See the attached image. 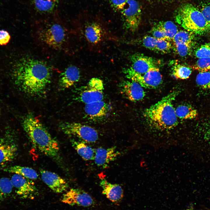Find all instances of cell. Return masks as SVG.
I'll list each match as a JSON object with an SVG mask.
<instances>
[{
	"label": "cell",
	"instance_id": "6da1fadb",
	"mask_svg": "<svg viewBox=\"0 0 210 210\" xmlns=\"http://www.w3.org/2000/svg\"><path fill=\"white\" fill-rule=\"evenodd\" d=\"M51 70L44 61L25 57L15 64L12 72L14 81L21 90L31 95L42 94L50 83Z\"/></svg>",
	"mask_w": 210,
	"mask_h": 210
},
{
	"label": "cell",
	"instance_id": "7a4b0ae2",
	"mask_svg": "<svg viewBox=\"0 0 210 210\" xmlns=\"http://www.w3.org/2000/svg\"><path fill=\"white\" fill-rule=\"evenodd\" d=\"M22 126L33 146L38 150L51 158L58 156L57 142L50 135L40 120L32 114L25 117Z\"/></svg>",
	"mask_w": 210,
	"mask_h": 210
},
{
	"label": "cell",
	"instance_id": "3957f363",
	"mask_svg": "<svg viewBox=\"0 0 210 210\" xmlns=\"http://www.w3.org/2000/svg\"><path fill=\"white\" fill-rule=\"evenodd\" d=\"M179 93L178 91H173L145 110L144 115L151 126L164 130H170L177 125L178 118L172 102Z\"/></svg>",
	"mask_w": 210,
	"mask_h": 210
},
{
	"label": "cell",
	"instance_id": "277c9868",
	"mask_svg": "<svg viewBox=\"0 0 210 210\" xmlns=\"http://www.w3.org/2000/svg\"><path fill=\"white\" fill-rule=\"evenodd\" d=\"M176 22L186 30L199 35L210 31V24L200 10L189 3L181 5L176 14Z\"/></svg>",
	"mask_w": 210,
	"mask_h": 210
},
{
	"label": "cell",
	"instance_id": "5b68a950",
	"mask_svg": "<svg viewBox=\"0 0 210 210\" xmlns=\"http://www.w3.org/2000/svg\"><path fill=\"white\" fill-rule=\"evenodd\" d=\"M38 40L43 44L56 50L65 49L69 41L68 30L58 23H52L39 27L35 30Z\"/></svg>",
	"mask_w": 210,
	"mask_h": 210
},
{
	"label": "cell",
	"instance_id": "8992f818",
	"mask_svg": "<svg viewBox=\"0 0 210 210\" xmlns=\"http://www.w3.org/2000/svg\"><path fill=\"white\" fill-rule=\"evenodd\" d=\"M123 72L127 78L137 82L146 88H156L162 82V76L158 68L151 69L143 74L135 72L130 67L124 69Z\"/></svg>",
	"mask_w": 210,
	"mask_h": 210
},
{
	"label": "cell",
	"instance_id": "52a82bcc",
	"mask_svg": "<svg viewBox=\"0 0 210 210\" xmlns=\"http://www.w3.org/2000/svg\"><path fill=\"white\" fill-rule=\"evenodd\" d=\"M60 126L65 134L76 136L84 142L95 143L98 139L97 131L89 126L76 122H65Z\"/></svg>",
	"mask_w": 210,
	"mask_h": 210
},
{
	"label": "cell",
	"instance_id": "ba28073f",
	"mask_svg": "<svg viewBox=\"0 0 210 210\" xmlns=\"http://www.w3.org/2000/svg\"><path fill=\"white\" fill-rule=\"evenodd\" d=\"M120 12L125 27L132 32H135L141 20V10L138 3L135 0H128L126 5Z\"/></svg>",
	"mask_w": 210,
	"mask_h": 210
},
{
	"label": "cell",
	"instance_id": "9c48e42d",
	"mask_svg": "<svg viewBox=\"0 0 210 210\" xmlns=\"http://www.w3.org/2000/svg\"><path fill=\"white\" fill-rule=\"evenodd\" d=\"M104 84L102 80L93 78L89 80L86 89L79 96L80 100L85 104L102 101L103 99Z\"/></svg>",
	"mask_w": 210,
	"mask_h": 210
},
{
	"label": "cell",
	"instance_id": "30bf717a",
	"mask_svg": "<svg viewBox=\"0 0 210 210\" xmlns=\"http://www.w3.org/2000/svg\"><path fill=\"white\" fill-rule=\"evenodd\" d=\"M10 180L16 192L21 198L33 199L37 195V188L31 180L14 174Z\"/></svg>",
	"mask_w": 210,
	"mask_h": 210
},
{
	"label": "cell",
	"instance_id": "8fae6325",
	"mask_svg": "<svg viewBox=\"0 0 210 210\" xmlns=\"http://www.w3.org/2000/svg\"><path fill=\"white\" fill-rule=\"evenodd\" d=\"M61 200L70 205H77L85 207L91 206L95 204V201L91 195L79 188L71 189L63 195Z\"/></svg>",
	"mask_w": 210,
	"mask_h": 210
},
{
	"label": "cell",
	"instance_id": "7c38bea8",
	"mask_svg": "<svg viewBox=\"0 0 210 210\" xmlns=\"http://www.w3.org/2000/svg\"><path fill=\"white\" fill-rule=\"evenodd\" d=\"M132 62L130 68L135 72L143 74L149 71L159 68L158 61L152 57L139 53L132 55L130 57Z\"/></svg>",
	"mask_w": 210,
	"mask_h": 210
},
{
	"label": "cell",
	"instance_id": "4fadbf2b",
	"mask_svg": "<svg viewBox=\"0 0 210 210\" xmlns=\"http://www.w3.org/2000/svg\"><path fill=\"white\" fill-rule=\"evenodd\" d=\"M40 173L43 181L54 192L61 193L68 188L66 181L57 174L42 169Z\"/></svg>",
	"mask_w": 210,
	"mask_h": 210
},
{
	"label": "cell",
	"instance_id": "5bb4252c",
	"mask_svg": "<svg viewBox=\"0 0 210 210\" xmlns=\"http://www.w3.org/2000/svg\"><path fill=\"white\" fill-rule=\"evenodd\" d=\"M0 141V165L12 161L16 155L17 147L12 135L7 133Z\"/></svg>",
	"mask_w": 210,
	"mask_h": 210
},
{
	"label": "cell",
	"instance_id": "9a60e30c",
	"mask_svg": "<svg viewBox=\"0 0 210 210\" xmlns=\"http://www.w3.org/2000/svg\"><path fill=\"white\" fill-rule=\"evenodd\" d=\"M120 154L115 147L107 148L99 147L95 150L94 160L97 165L105 168L116 159Z\"/></svg>",
	"mask_w": 210,
	"mask_h": 210
},
{
	"label": "cell",
	"instance_id": "2e32d148",
	"mask_svg": "<svg viewBox=\"0 0 210 210\" xmlns=\"http://www.w3.org/2000/svg\"><path fill=\"white\" fill-rule=\"evenodd\" d=\"M84 32L87 40L92 45L100 43L106 36L104 28L99 24L94 22L89 23L85 26Z\"/></svg>",
	"mask_w": 210,
	"mask_h": 210
},
{
	"label": "cell",
	"instance_id": "e0dca14e",
	"mask_svg": "<svg viewBox=\"0 0 210 210\" xmlns=\"http://www.w3.org/2000/svg\"><path fill=\"white\" fill-rule=\"evenodd\" d=\"M121 86L123 93L129 100L132 102L141 100L145 96L143 88L134 81L124 80L121 83Z\"/></svg>",
	"mask_w": 210,
	"mask_h": 210
},
{
	"label": "cell",
	"instance_id": "ac0fdd59",
	"mask_svg": "<svg viewBox=\"0 0 210 210\" xmlns=\"http://www.w3.org/2000/svg\"><path fill=\"white\" fill-rule=\"evenodd\" d=\"M99 185L102 190V194L111 202H118L123 198V190L119 185L111 183L104 178L101 180Z\"/></svg>",
	"mask_w": 210,
	"mask_h": 210
},
{
	"label": "cell",
	"instance_id": "d6986e66",
	"mask_svg": "<svg viewBox=\"0 0 210 210\" xmlns=\"http://www.w3.org/2000/svg\"><path fill=\"white\" fill-rule=\"evenodd\" d=\"M80 71L76 66H69L61 74L59 82V86L63 89L69 88L78 81Z\"/></svg>",
	"mask_w": 210,
	"mask_h": 210
},
{
	"label": "cell",
	"instance_id": "ffe728a7",
	"mask_svg": "<svg viewBox=\"0 0 210 210\" xmlns=\"http://www.w3.org/2000/svg\"><path fill=\"white\" fill-rule=\"evenodd\" d=\"M84 110L86 114L90 118L97 119L106 116L107 107L106 103L102 100L86 104Z\"/></svg>",
	"mask_w": 210,
	"mask_h": 210
},
{
	"label": "cell",
	"instance_id": "44dd1931",
	"mask_svg": "<svg viewBox=\"0 0 210 210\" xmlns=\"http://www.w3.org/2000/svg\"><path fill=\"white\" fill-rule=\"evenodd\" d=\"M73 147L79 155L86 161L94 160L95 150L86 144L84 142L72 140Z\"/></svg>",
	"mask_w": 210,
	"mask_h": 210
},
{
	"label": "cell",
	"instance_id": "7402d4cb",
	"mask_svg": "<svg viewBox=\"0 0 210 210\" xmlns=\"http://www.w3.org/2000/svg\"><path fill=\"white\" fill-rule=\"evenodd\" d=\"M5 171L21 175L30 180H35L38 177L36 172L32 168L19 166H14L4 169Z\"/></svg>",
	"mask_w": 210,
	"mask_h": 210
},
{
	"label": "cell",
	"instance_id": "603a6c76",
	"mask_svg": "<svg viewBox=\"0 0 210 210\" xmlns=\"http://www.w3.org/2000/svg\"><path fill=\"white\" fill-rule=\"evenodd\" d=\"M175 111L177 118L182 119H193L198 116L197 110L189 105H180L175 109Z\"/></svg>",
	"mask_w": 210,
	"mask_h": 210
},
{
	"label": "cell",
	"instance_id": "cb8c5ba5",
	"mask_svg": "<svg viewBox=\"0 0 210 210\" xmlns=\"http://www.w3.org/2000/svg\"><path fill=\"white\" fill-rule=\"evenodd\" d=\"M155 26L164 33L169 41L172 40L178 32L176 25L171 21L160 22Z\"/></svg>",
	"mask_w": 210,
	"mask_h": 210
},
{
	"label": "cell",
	"instance_id": "d4e9b609",
	"mask_svg": "<svg viewBox=\"0 0 210 210\" xmlns=\"http://www.w3.org/2000/svg\"><path fill=\"white\" fill-rule=\"evenodd\" d=\"M35 8L38 11L42 13L51 12L58 3V0H34Z\"/></svg>",
	"mask_w": 210,
	"mask_h": 210
},
{
	"label": "cell",
	"instance_id": "484cf974",
	"mask_svg": "<svg viewBox=\"0 0 210 210\" xmlns=\"http://www.w3.org/2000/svg\"><path fill=\"white\" fill-rule=\"evenodd\" d=\"M192 72L189 67L180 64H176L172 67V75L177 79H185L189 78Z\"/></svg>",
	"mask_w": 210,
	"mask_h": 210
},
{
	"label": "cell",
	"instance_id": "4316f807",
	"mask_svg": "<svg viewBox=\"0 0 210 210\" xmlns=\"http://www.w3.org/2000/svg\"><path fill=\"white\" fill-rule=\"evenodd\" d=\"M13 188L10 179L5 177L0 178V201L8 197Z\"/></svg>",
	"mask_w": 210,
	"mask_h": 210
},
{
	"label": "cell",
	"instance_id": "83f0119b",
	"mask_svg": "<svg viewBox=\"0 0 210 210\" xmlns=\"http://www.w3.org/2000/svg\"><path fill=\"white\" fill-rule=\"evenodd\" d=\"M194 34L186 30L178 31L172 40L174 45L179 44L193 43Z\"/></svg>",
	"mask_w": 210,
	"mask_h": 210
},
{
	"label": "cell",
	"instance_id": "f1b7e54d",
	"mask_svg": "<svg viewBox=\"0 0 210 210\" xmlns=\"http://www.w3.org/2000/svg\"><path fill=\"white\" fill-rule=\"evenodd\" d=\"M197 84L204 89H210V71L200 72L197 76Z\"/></svg>",
	"mask_w": 210,
	"mask_h": 210
},
{
	"label": "cell",
	"instance_id": "f546056e",
	"mask_svg": "<svg viewBox=\"0 0 210 210\" xmlns=\"http://www.w3.org/2000/svg\"><path fill=\"white\" fill-rule=\"evenodd\" d=\"M193 68L200 72L210 71V57L198 58Z\"/></svg>",
	"mask_w": 210,
	"mask_h": 210
},
{
	"label": "cell",
	"instance_id": "4dcf8cb0",
	"mask_svg": "<svg viewBox=\"0 0 210 210\" xmlns=\"http://www.w3.org/2000/svg\"><path fill=\"white\" fill-rule=\"evenodd\" d=\"M172 47V45L169 41L158 39L154 51L166 53L170 51Z\"/></svg>",
	"mask_w": 210,
	"mask_h": 210
},
{
	"label": "cell",
	"instance_id": "1f68e13d",
	"mask_svg": "<svg viewBox=\"0 0 210 210\" xmlns=\"http://www.w3.org/2000/svg\"><path fill=\"white\" fill-rule=\"evenodd\" d=\"M195 54L198 58L210 57V42L201 46L196 50Z\"/></svg>",
	"mask_w": 210,
	"mask_h": 210
},
{
	"label": "cell",
	"instance_id": "d6a6232c",
	"mask_svg": "<svg viewBox=\"0 0 210 210\" xmlns=\"http://www.w3.org/2000/svg\"><path fill=\"white\" fill-rule=\"evenodd\" d=\"M193 43L179 44L174 45L177 53L181 57L186 56L190 54Z\"/></svg>",
	"mask_w": 210,
	"mask_h": 210
},
{
	"label": "cell",
	"instance_id": "836d02e7",
	"mask_svg": "<svg viewBox=\"0 0 210 210\" xmlns=\"http://www.w3.org/2000/svg\"><path fill=\"white\" fill-rule=\"evenodd\" d=\"M158 38L153 37L146 36L143 39L142 42L143 46L146 48L154 51L156 43Z\"/></svg>",
	"mask_w": 210,
	"mask_h": 210
},
{
	"label": "cell",
	"instance_id": "e575fe53",
	"mask_svg": "<svg viewBox=\"0 0 210 210\" xmlns=\"http://www.w3.org/2000/svg\"><path fill=\"white\" fill-rule=\"evenodd\" d=\"M128 0H110L112 8L115 10L120 11L126 5Z\"/></svg>",
	"mask_w": 210,
	"mask_h": 210
},
{
	"label": "cell",
	"instance_id": "d590c367",
	"mask_svg": "<svg viewBox=\"0 0 210 210\" xmlns=\"http://www.w3.org/2000/svg\"><path fill=\"white\" fill-rule=\"evenodd\" d=\"M10 38V36L8 32L4 30H0V45H6L9 41Z\"/></svg>",
	"mask_w": 210,
	"mask_h": 210
},
{
	"label": "cell",
	"instance_id": "8d00e7d4",
	"mask_svg": "<svg viewBox=\"0 0 210 210\" xmlns=\"http://www.w3.org/2000/svg\"><path fill=\"white\" fill-rule=\"evenodd\" d=\"M151 32L153 37L159 39H165L169 41L164 33L155 26L152 29Z\"/></svg>",
	"mask_w": 210,
	"mask_h": 210
},
{
	"label": "cell",
	"instance_id": "74e56055",
	"mask_svg": "<svg viewBox=\"0 0 210 210\" xmlns=\"http://www.w3.org/2000/svg\"><path fill=\"white\" fill-rule=\"evenodd\" d=\"M200 10L207 21L210 24V4L203 6Z\"/></svg>",
	"mask_w": 210,
	"mask_h": 210
},
{
	"label": "cell",
	"instance_id": "f35d334b",
	"mask_svg": "<svg viewBox=\"0 0 210 210\" xmlns=\"http://www.w3.org/2000/svg\"><path fill=\"white\" fill-rule=\"evenodd\" d=\"M183 210H191V209H190L188 208Z\"/></svg>",
	"mask_w": 210,
	"mask_h": 210
},
{
	"label": "cell",
	"instance_id": "ab89813d",
	"mask_svg": "<svg viewBox=\"0 0 210 210\" xmlns=\"http://www.w3.org/2000/svg\"></svg>",
	"mask_w": 210,
	"mask_h": 210
}]
</instances>
